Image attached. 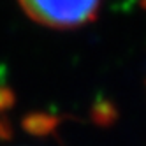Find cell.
Masks as SVG:
<instances>
[{
  "label": "cell",
  "mask_w": 146,
  "mask_h": 146,
  "mask_svg": "<svg viewBox=\"0 0 146 146\" xmlns=\"http://www.w3.org/2000/svg\"><path fill=\"white\" fill-rule=\"evenodd\" d=\"M23 11L51 28H76L97 14L100 0H19Z\"/></svg>",
  "instance_id": "cell-1"
}]
</instances>
